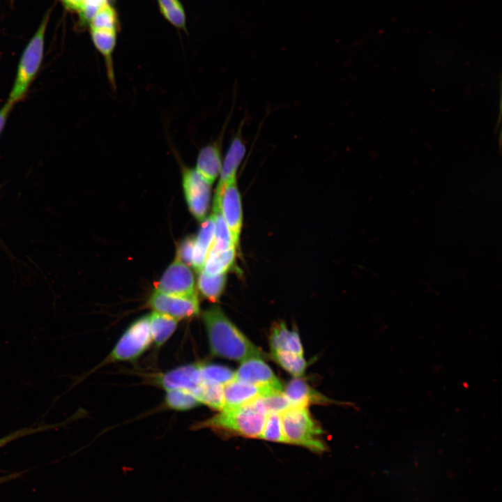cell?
<instances>
[{
    "mask_svg": "<svg viewBox=\"0 0 502 502\" xmlns=\"http://www.w3.org/2000/svg\"><path fill=\"white\" fill-rule=\"evenodd\" d=\"M202 318L213 354L241 362L254 357L264 358V352L229 320L219 307L204 310Z\"/></svg>",
    "mask_w": 502,
    "mask_h": 502,
    "instance_id": "cell-1",
    "label": "cell"
},
{
    "mask_svg": "<svg viewBox=\"0 0 502 502\" xmlns=\"http://www.w3.org/2000/svg\"><path fill=\"white\" fill-rule=\"evenodd\" d=\"M234 374V379L238 381L282 390L279 379L262 358L254 357L242 361Z\"/></svg>",
    "mask_w": 502,
    "mask_h": 502,
    "instance_id": "cell-10",
    "label": "cell"
},
{
    "mask_svg": "<svg viewBox=\"0 0 502 502\" xmlns=\"http://www.w3.org/2000/svg\"><path fill=\"white\" fill-rule=\"evenodd\" d=\"M90 33L96 48L105 59L108 79L115 89L116 82L112 55L116 45L118 30L90 29Z\"/></svg>",
    "mask_w": 502,
    "mask_h": 502,
    "instance_id": "cell-14",
    "label": "cell"
},
{
    "mask_svg": "<svg viewBox=\"0 0 502 502\" xmlns=\"http://www.w3.org/2000/svg\"><path fill=\"white\" fill-rule=\"evenodd\" d=\"M259 403L269 413H282L291 407L290 402L283 390L276 391L257 399Z\"/></svg>",
    "mask_w": 502,
    "mask_h": 502,
    "instance_id": "cell-30",
    "label": "cell"
},
{
    "mask_svg": "<svg viewBox=\"0 0 502 502\" xmlns=\"http://www.w3.org/2000/svg\"><path fill=\"white\" fill-rule=\"evenodd\" d=\"M281 420L287 443L304 447L319 455L328 450L322 438L324 432L307 407H290L281 413Z\"/></svg>",
    "mask_w": 502,
    "mask_h": 502,
    "instance_id": "cell-3",
    "label": "cell"
},
{
    "mask_svg": "<svg viewBox=\"0 0 502 502\" xmlns=\"http://www.w3.org/2000/svg\"><path fill=\"white\" fill-rule=\"evenodd\" d=\"M227 274L211 275L204 270L199 272L197 285L204 297L211 302H216L224 291Z\"/></svg>",
    "mask_w": 502,
    "mask_h": 502,
    "instance_id": "cell-21",
    "label": "cell"
},
{
    "mask_svg": "<svg viewBox=\"0 0 502 502\" xmlns=\"http://www.w3.org/2000/svg\"><path fill=\"white\" fill-rule=\"evenodd\" d=\"M271 357L284 370L295 377L301 376L306 369L307 363L303 356L285 351H271Z\"/></svg>",
    "mask_w": 502,
    "mask_h": 502,
    "instance_id": "cell-24",
    "label": "cell"
},
{
    "mask_svg": "<svg viewBox=\"0 0 502 502\" xmlns=\"http://www.w3.org/2000/svg\"><path fill=\"white\" fill-rule=\"evenodd\" d=\"M259 439L268 441L287 443L282 429L281 413H269L267 415Z\"/></svg>",
    "mask_w": 502,
    "mask_h": 502,
    "instance_id": "cell-29",
    "label": "cell"
},
{
    "mask_svg": "<svg viewBox=\"0 0 502 502\" xmlns=\"http://www.w3.org/2000/svg\"><path fill=\"white\" fill-rule=\"evenodd\" d=\"M157 291L181 296H195V277L189 266L175 258L155 283Z\"/></svg>",
    "mask_w": 502,
    "mask_h": 502,
    "instance_id": "cell-8",
    "label": "cell"
},
{
    "mask_svg": "<svg viewBox=\"0 0 502 502\" xmlns=\"http://www.w3.org/2000/svg\"><path fill=\"white\" fill-rule=\"evenodd\" d=\"M156 383L165 390L182 389L191 392L195 396L204 382L199 363H197L185 365L161 374L156 378Z\"/></svg>",
    "mask_w": 502,
    "mask_h": 502,
    "instance_id": "cell-11",
    "label": "cell"
},
{
    "mask_svg": "<svg viewBox=\"0 0 502 502\" xmlns=\"http://www.w3.org/2000/svg\"><path fill=\"white\" fill-rule=\"evenodd\" d=\"M182 186L188 208L199 221L206 218L209 208L211 184L206 181L195 168L182 167Z\"/></svg>",
    "mask_w": 502,
    "mask_h": 502,
    "instance_id": "cell-7",
    "label": "cell"
},
{
    "mask_svg": "<svg viewBox=\"0 0 502 502\" xmlns=\"http://www.w3.org/2000/svg\"><path fill=\"white\" fill-rule=\"evenodd\" d=\"M49 18L50 11L44 16L22 55L15 81L7 101L13 105L24 97L39 69L43 56L44 38Z\"/></svg>",
    "mask_w": 502,
    "mask_h": 502,
    "instance_id": "cell-4",
    "label": "cell"
},
{
    "mask_svg": "<svg viewBox=\"0 0 502 502\" xmlns=\"http://www.w3.org/2000/svg\"><path fill=\"white\" fill-rule=\"evenodd\" d=\"M147 303L153 311L167 314L178 321L195 317L200 312L197 296H175L154 291Z\"/></svg>",
    "mask_w": 502,
    "mask_h": 502,
    "instance_id": "cell-9",
    "label": "cell"
},
{
    "mask_svg": "<svg viewBox=\"0 0 502 502\" xmlns=\"http://www.w3.org/2000/svg\"><path fill=\"white\" fill-rule=\"evenodd\" d=\"M195 236H187L178 244L176 258L187 266H192Z\"/></svg>",
    "mask_w": 502,
    "mask_h": 502,
    "instance_id": "cell-31",
    "label": "cell"
},
{
    "mask_svg": "<svg viewBox=\"0 0 502 502\" xmlns=\"http://www.w3.org/2000/svg\"><path fill=\"white\" fill-rule=\"evenodd\" d=\"M152 341L157 347L162 346L176 329V319L167 314L153 311L149 315Z\"/></svg>",
    "mask_w": 502,
    "mask_h": 502,
    "instance_id": "cell-19",
    "label": "cell"
},
{
    "mask_svg": "<svg viewBox=\"0 0 502 502\" xmlns=\"http://www.w3.org/2000/svg\"><path fill=\"white\" fill-rule=\"evenodd\" d=\"M212 215L215 223V235L209 250L221 252L233 247L236 248L219 207L213 208Z\"/></svg>",
    "mask_w": 502,
    "mask_h": 502,
    "instance_id": "cell-22",
    "label": "cell"
},
{
    "mask_svg": "<svg viewBox=\"0 0 502 502\" xmlns=\"http://www.w3.org/2000/svg\"><path fill=\"white\" fill-rule=\"evenodd\" d=\"M236 252L234 247L221 252L209 250L202 270L211 275L227 273L234 264Z\"/></svg>",
    "mask_w": 502,
    "mask_h": 502,
    "instance_id": "cell-20",
    "label": "cell"
},
{
    "mask_svg": "<svg viewBox=\"0 0 502 502\" xmlns=\"http://www.w3.org/2000/svg\"><path fill=\"white\" fill-rule=\"evenodd\" d=\"M111 0H82V6L78 13L80 23L89 24V22L100 8L107 1Z\"/></svg>",
    "mask_w": 502,
    "mask_h": 502,
    "instance_id": "cell-32",
    "label": "cell"
},
{
    "mask_svg": "<svg viewBox=\"0 0 502 502\" xmlns=\"http://www.w3.org/2000/svg\"><path fill=\"white\" fill-rule=\"evenodd\" d=\"M267 413L258 400L246 405L224 409L213 417L195 425V429L209 428L247 438L259 439Z\"/></svg>",
    "mask_w": 502,
    "mask_h": 502,
    "instance_id": "cell-2",
    "label": "cell"
},
{
    "mask_svg": "<svg viewBox=\"0 0 502 502\" xmlns=\"http://www.w3.org/2000/svg\"><path fill=\"white\" fill-rule=\"evenodd\" d=\"M222 385L204 382L196 393V397L200 404L220 411L223 408Z\"/></svg>",
    "mask_w": 502,
    "mask_h": 502,
    "instance_id": "cell-26",
    "label": "cell"
},
{
    "mask_svg": "<svg viewBox=\"0 0 502 502\" xmlns=\"http://www.w3.org/2000/svg\"><path fill=\"white\" fill-rule=\"evenodd\" d=\"M283 393L290 402L291 407H307L310 404L330 403L328 398L298 377L288 383Z\"/></svg>",
    "mask_w": 502,
    "mask_h": 502,
    "instance_id": "cell-15",
    "label": "cell"
},
{
    "mask_svg": "<svg viewBox=\"0 0 502 502\" xmlns=\"http://www.w3.org/2000/svg\"><path fill=\"white\" fill-rule=\"evenodd\" d=\"M199 368L203 382L224 386L234 379V372L224 366L199 363Z\"/></svg>",
    "mask_w": 502,
    "mask_h": 502,
    "instance_id": "cell-28",
    "label": "cell"
},
{
    "mask_svg": "<svg viewBox=\"0 0 502 502\" xmlns=\"http://www.w3.org/2000/svg\"><path fill=\"white\" fill-rule=\"evenodd\" d=\"M162 17L174 27L186 29V15L179 0H157Z\"/></svg>",
    "mask_w": 502,
    "mask_h": 502,
    "instance_id": "cell-23",
    "label": "cell"
},
{
    "mask_svg": "<svg viewBox=\"0 0 502 502\" xmlns=\"http://www.w3.org/2000/svg\"><path fill=\"white\" fill-rule=\"evenodd\" d=\"M222 165L220 145L218 142L201 148L197 155L196 171L210 184L220 175Z\"/></svg>",
    "mask_w": 502,
    "mask_h": 502,
    "instance_id": "cell-13",
    "label": "cell"
},
{
    "mask_svg": "<svg viewBox=\"0 0 502 502\" xmlns=\"http://www.w3.org/2000/svg\"><path fill=\"white\" fill-rule=\"evenodd\" d=\"M271 351H285L303 356V346L298 333L289 330L284 322L275 324L269 336Z\"/></svg>",
    "mask_w": 502,
    "mask_h": 502,
    "instance_id": "cell-17",
    "label": "cell"
},
{
    "mask_svg": "<svg viewBox=\"0 0 502 502\" xmlns=\"http://www.w3.org/2000/svg\"><path fill=\"white\" fill-rule=\"evenodd\" d=\"M89 29H119L118 13L111 1L103 3L89 23Z\"/></svg>",
    "mask_w": 502,
    "mask_h": 502,
    "instance_id": "cell-25",
    "label": "cell"
},
{
    "mask_svg": "<svg viewBox=\"0 0 502 502\" xmlns=\"http://www.w3.org/2000/svg\"><path fill=\"white\" fill-rule=\"evenodd\" d=\"M57 425H40L36 427H29L26 428H23L21 429H19L17 431H15L8 435H6L2 438L0 439V448L2 446H4L5 445L8 444V443L18 439L21 437H23L24 436H27L29 434H32L34 433L43 432L45 430H47L52 428L56 427Z\"/></svg>",
    "mask_w": 502,
    "mask_h": 502,
    "instance_id": "cell-33",
    "label": "cell"
},
{
    "mask_svg": "<svg viewBox=\"0 0 502 502\" xmlns=\"http://www.w3.org/2000/svg\"><path fill=\"white\" fill-rule=\"evenodd\" d=\"M214 235L215 223L211 214L201 221L198 234L195 237L192 266L198 273L204 268L206 257L214 240Z\"/></svg>",
    "mask_w": 502,
    "mask_h": 502,
    "instance_id": "cell-16",
    "label": "cell"
},
{
    "mask_svg": "<svg viewBox=\"0 0 502 502\" xmlns=\"http://www.w3.org/2000/svg\"><path fill=\"white\" fill-rule=\"evenodd\" d=\"M65 8L69 10L79 12L82 0H61Z\"/></svg>",
    "mask_w": 502,
    "mask_h": 502,
    "instance_id": "cell-35",
    "label": "cell"
},
{
    "mask_svg": "<svg viewBox=\"0 0 502 502\" xmlns=\"http://www.w3.org/2000/svg\"><path fill=\"white\" fill-rule=\"evenodd\" d=\"M13 107V105H11L8 102H6V103L0 109V133L3 130L6 119Z\"/></svg>",
    "mask_w": 502,
    "mask_h": 502,
    "instance_id": "cell-34",
    "label": "cell"
},
{
    "mask_svg": "<svg viewBox=\"0 0 502 502\" xmlns=\"http://www.w3.org/2000/svg\"><path fill=\"white\" fill-rule=\"evenodd\" d=\"M213 207H219L230 232L232 242L238 248L243 223V211L236 179L218 184Z\"/></svg>",
    "mask_w": 502,
    "mask_h": 502,
    "instance_id": "cell-6",
    "label": "cell"
},
{
    "mask_svg": "<svg viewBox=\"0 0 502 502\" xmlns=\"http://www.w3.org/2000/svg\"><path fill=\"white\" fill-rule=\"evenodd\" d=\"M151 342L148 315L137 319L128 327L113 348L107 361L133 360L140 356Z\"/></svg>",
    "mask_w": 502,
    "mask_h": 502,
    "instance_id": "cell-5",
    "label": "cell"
},
{
    "mask_svg": "<svg viewBox=\"0 0 502 502\" xmlns=\"http://www.w3.org/2000/svg\"><path fill=\"white\" fill-rule=\"evenodd\" d=\"M276 391L281 390L259 387L234 379L223 386L222 409L246 405L259 397Z\"/></svg>",
    "mask_w": 502,
    "mask_h": 502,
    "instance_id": "cell-12",
    "label": "cell"
},
{
    "mask_svg": "<svg viewBox=\"0 0 502 502\" xmlns=\"http://www.w3.org/2000/svg\"><path fill=\"white\" fill-rule=\"evenodd\" d=\"M165 401L169 408L176 411L190 410L200 404L193 393L182 389L166 390Z\"/></svg>",
    "mask_w": 502,
    "mask_h": 502,
    "instance_id": "cell-27",
    "label": "cell"
},
{
    "mask_svg": "<svg viewBox=\"0 0 502 502\" xmlns=\"http://www.w3.org/2000/svg\"><path fill=\"white\" fill-rule=\"evenodd\" d=\"M245 151V144L240 135H238L232 139L222 160L218 184H224L236 179L237 170L244 158Z\"/></svg>",
    "mask_w": 502,
    "mask_h": 502,
    "instance_id": "cell-18",
    "label": "cell"
}]
</instances>
